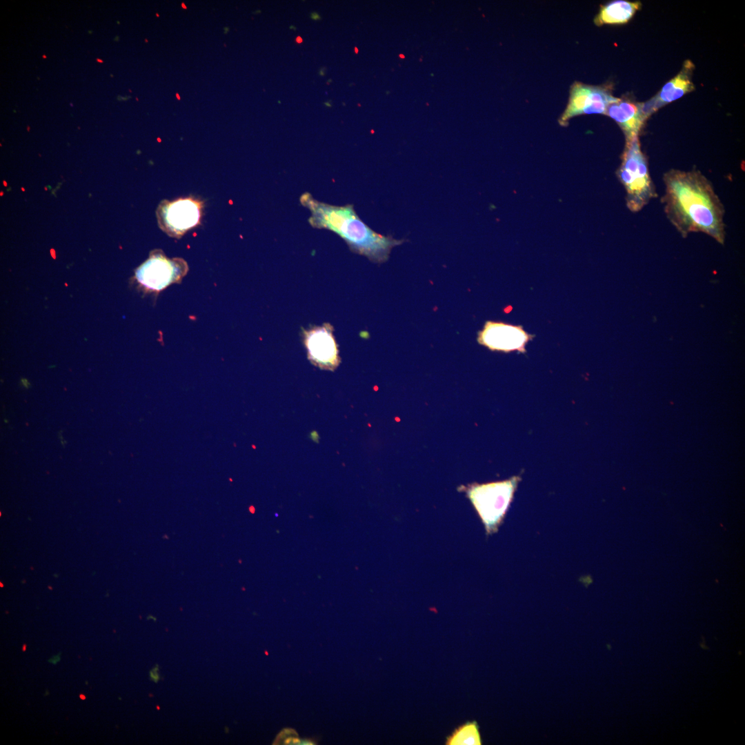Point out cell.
Returning a JSON list of instances; mask_svg holds the SVG:
<instances>
[{"label":"cell","instance_id":"obj_1","mask_svg":"<svg viewBox=\"0 0 745 745\" xmlns=\"http://www.w3.org/2000/svg\"><path fill=\"white\" fill-rule=\"evenodd\" d=\"M663 181L665 215L682 236L704 232L723 244L724 207L705 175L697 169H670Z\"/></svg>","mask_w":745,"mask_h":745},{"label":"cell","instance_id":"obj_2","mask_svg":"<svg viewBox=\"0 0 745 745\" xmlns=\"http://www.w3.org/2000/svg\"><path fill=\"white\" fill-rule=\"evenodd\" d=\"M299 202L310 211L308 221L312 228L335 232L352 252L363 255L374 263L388 261L392 249L404 242V239H396L374 231L358 216L352 204H330L316 199L308 192L301 195Z\"/></svg>","mask_w":745,"mask_h":745},{"label":"cell","instance_id":"obj_3","mask_svg":"<svg viewBox=\"0 0 745 745\" xmlns=\"http://www.w3.org/2000/svg\"><path fill=\"white\" fill-rule=\"evenodd\" d=\"M617 176L625 188L626 206L631 212L640 211L657 197L648 161L641 150L639 137L626 142Z\"/></svg>","mask_w":745,"mask_h":745},{"label":"cell","instance_id":"obj_4","mask_svg":"<svg viewBox=\"0 0 745 745\" xmlns=\"http://www.w3.org/2000/svg\"><path fill=\"white\" fill-rule=\"evenodd\" d=\"M517 479L513 477L504 481L475 484L468 488V496L488 533L495 532L501 522L513 497Z\"/></svg>","mask_w":745,"mask_h":745},{"label":"cell","instance_id":"obj_5","mask_svg":"<svg viewBox=\"0 0 745 745\" xmlns=\"http://www.w3.org/2000/svg\"><path fill=\"white\" fill-rule=\"evenodd\" d=\"M188 270L183 259H170L161 250H156L137 268L135 278L147 290L159 292L173 283H179Z\"/></svg>","mask_w":745,"mask_h":745},{"label":"cell","instance_id":"obj_6","mask_svg":"<svg viewBox=\"0 0 745 745\" xmlns=\"http://www.w3.org/2000/svg\"><path fill=\"white\" fill-rule=\"evenodd\" d=\"M202 210L203 203L195 197L164 200L157 209L158 225L168 235L179 238L200 223Z\"/></svg>","mask_w":745,"mask_h":745},{"label":"cell","instance_id":"obj_7","mask_svg":"<svg viewBox=\"0 0 745 745\" xmlns=\"http://www.w3.org/2000/svg\"><path fill=\"white\" fill-rule=\"evenodd\" d=\"M618 99L611 94L608 86H590L576 81L571 86L568 103L559 123L565 126L571 118L582 115H604L607 107Z\"/></svg>","mask_w":745,"mask_h":745},{"label":"cell","instance_id":"obj_8","mask_svg":"<svg viewBox=\"0 0 745 745\" xmlns=\"http://www.w3.org/2000/svg\"><path fill=\"white\" fill-rule=\"evenodd\" d=\"M333 330L330 324H324L302 331L308 359L311 364L322 370H334L341 362Z\"/></svg>","mask_w":745,"mask_h":745},{"label":"cell","instance_id":"obj_9","mask_svg":"<svg viewBox=\"0 0 745 745\" xmlns=\"http://www.w3.org/2000/svg\"><path fill=\"white\" fill-rule=\"evenodd\" d=\"M533 337L521 325L487 321L477 333V342L491 350L525 352L526 345Z\"/></svg>","mask_w":745,"mask_h":745},{"label":"cell","instance_id":"obj_10","mask_svg":"<svg viewBox=\"0 0 745 745\" xmlns=\"http://www.w3.org/2000/svg\"><path fill=\"white\" fill-rule=\"evenodd\" d=\"M694 64L686 60L679 72L668 81L654 97L642 103V110L647 119L662 106L682 97L695 88L691 81Z\"/></svg>","mask_w":745,"mask_h":745},{"label":"cell","instance_id":"obj_11","mask_svg":"<svg viewBox=\"0 0 745 745\" xmlns=\"http://www.w3.org/2000/svg\"><path fill=\"white\" fill-rule=\"evenodd\" d=\"M611 117L623 131L626 142L638 137L646 119L642 110V103L627 99H619L610 104L605 114Z\"/></svg>","mask_w":745,"mask_h":745},{"label":"cell","instance_id":"obj_12","mask_svg":"<svg viewBox=\"0 0 745 745\" xmlns=\"http://www.w3.org/2000/svg\"><path fill=\"white\" fill-rule=\"evenodd\" d=\"M641 8L639 1L617 0L601 6L594 22L597 26L627 23Z\"/></svg>","mask_w":745,"mask_h":745},{"label":"cell","instance_id":"obj_13","mask_svg":"<svg viewBox=\"0 0 745 745\" xmlns=\"http://www.w3.org/2000/svg\"><path fill=\"white\" fill-rule=\"evenodd\" d=\"M445 742L446 745H481V735L477 722H467L457 727L446 737Z\"/></svg>","mask_w":745,"mask_h":745},{"label":"cell","instance_id":"obj_14","mask_svg":"<svg viewBox=\"0 0 745 745\" xmlns=\"http://www.w3.org/2000/svg\"><path fill=\"white\" fill-rule=\"evenodd\" d=\"M150 677L151 680L155 683L158 682L160 679V675L159 671V666L157 665L150 671Z\"/></svg>","mask_w":745,"mask_h":745},{"label":"cell","instance_id":"obj_15","mask_svg":"<svg viewBox=\"0 0 745 745\" xmlns=\"http://www.w3.org/2000/svg\"><path fill=\"white\" fill-rule=\"evenodd\" d=\"M60 656H61V653H57V655H53L48 661L50 663L52 664H57L60 661V659H61Z\"/></svg>","mask_w":745,"mask_h":745},{"label":"cell","instance_id":"obj_16","mask_svg":"<svg viewBox=\"0 0 745 745\" xmlns=\"http://www.w3.org/2000/svg\"><path fill=\"white\" fill-rule=\"evenodd\" d=\"M310 17H311V19H313V20H320V19H321V17H320V15H319V14L318 13H317V12H312V13H311V14H310Z\"/></svg>","mask_w":745,"mask_h":745},{"label":"cell","instance_id":"obj_17","mask_svg":"<svg viewBox=\"0 0 745 745\" xmlns=\"http://www.w3.org/2000/svg\"><path fill=\"white\" fill-rule=\"evenodd\" d=\"M295 41H296V42H297V43H302V42H303V39H302V38H301V37L300 36H297V37H296V39H295Z\"/></svg>","mask_w":745,"mask_h":745},{"label":"cell","instance_id":"obj_18","mask_svg":"<svg viewBox=\"0 0 745 745\" xmlns=\"http://www.w3.org/2000/svg\"><path fill=\"white\" fill-rule=\"evenodd\" d=\"M325 70H326V68H321V69L320 70V71H319V74H320L321 76H324V75L325 74Z\"/></svg>","mask_w":745,"mask_h":745},{"label":"cell","instance_id":"obj_19","mask_svg":"<svg viewBox=\"0 0 745 745\" xmlns=\"http://www.w3.org/2000/svg\"><path fill=\"white\" fill-rule=\"evenodd\" d=\"M79 697H80V698H81V699H86V696H84V695H82V694H81V695H79Z\"/></svg>","mask_w":745,"mask_h":745},{"label":"cell","instance_id":"obj_20","mask_svg":"<svg viewBox=\"0 0 745 745\" xmlns=\"http://www.w3.org/2000/svg\"><path fill=\"white\" fill-rule=\"evenodd\" d=\"M324 104L326 105L328 107H331V103H330L324 102Z\"/></svg>","mask_w":745,"mask_h":745},{"label":"cell","instance_id":"obj_21","mask_svg":"<svg viewBox=\"0 0 745 745\" xmlns=\"http://www.w3.org/2000/svg\"><path fill=\"white\" fill-rule=\"evenodd\" d=\"M97 61H99V62L103 63V60H100L99 59H97Z\"/></svg>","mask_w":745,"mask_h":745},{"label":"cell","instance_id":"obj_22","mask_svg":"<svg viewBox=\"0 0 745 745\" xmlns=\"http://www.w3.org/2000/svg\"><path fill=\"white\" fill-rule=\"evenodd\" d=\"M26 644H23V651H24V650H26Z\"/></svg>","mask_w":745,"mask_h":745},{"label":"cell","instance_id":"obj_23","mask_svg":"<svg viewBox=\"0 0 745 745\" xmlns=\"http://www.w3.org/2000/svg\"><path fill=\"white\" fill-rule=\"evenodd\" d=\"M355 53H357V48H355Z\"/></svg>","mask_w":745,"mask_h":745},{"label":"cell","instance_id":"obj_24","mask_svg":"<svg viewBox=\"0 0 745 745\" xmlns=\"http://www.w3.org/2000/svg\"><path fill=\"white\" fill-rule=\"evenodd\" d=\"M43 57H44V59H45V58H46V56H45V55H43Z\"/></svg>","mask_w":745,"mask_h":745}]
</instances>
